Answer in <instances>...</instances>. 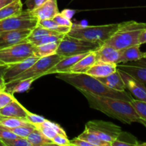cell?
Wrapping results in <instances>:
<instances>
[{"label":"cell","instance_id":"ffe728a7","mask_svg":"<svg viewBox=\"0 0 146 146\" xmlns=\"http://www.w3.org/2000/svg\"><path fill=\"white\" fill-rule=\"evenodd\" d=\"M35 127L39 130L46 137L51 140H52V138L57 134H61L67 136L65 131L58 123L47 119L44 122L36 125Z\"/></svg>","mask_w":146,"mask_h":146},{"label":"cell","instance_id":"ac0fdd59","mask_svg":"<svg viewBox=\"0 0 146 146\" xmlns=\"http://www.w3.org/2000/svg\"><path fill=\"white\" fill-rule=\"evenodd\" d=\"M117 70V64L97 61L92 67L86 72V74L101 78L113 74Z\"/></svg>","mask_w":146,"mask_h":146},{"label":"cell","instance_id":"52a82bcc","mask_svg":"<svg viewBox=\"0 0 146 146\" xmlns=\"http://www.w3.org/2000/svg\"><path fill=\"white\" fill-rule=\"evenodd\" d=\"M38 19L31 11L25 10L20 14L0 20V32L13 30H32L38 24Z\"/></svg>","mask_w":146,"mask_h":146},{"label":"cell","instance_id":"7402d4cb","mask_svg":"<svg viewBox=\"0 0 146 146\" xmlns=\"http://www.w3.org/2000/svg\"><path fill=\"white\" fill-rule=\"evenodd\" d=\"M96 78H98L104 85L106 86L108 88H111V89L119 91H123L126 89L125 83H124L118 68L115 72L107 76Z\"/></svg>","mask_w":146,"mask_h":146},{"label":"cell","instance_id":"7bdbcfd3","mask_svg":"<svg viewBox=\"0 0 146 146\" xmlns=\"http://www.w3.org/2000/svg\"><path fill=\"white\" fill-rule=\"evenodd\" d=\"M17 0H0V9Z\"/></svg>","mask_w":146,"mask_h":146},{"label":"cell","instance_id":"5b68a950","mask_svg":"<svg viewBox=\"0 0 146 146\" xmlns=\"http://www.w3.org/2000/svg\"><path fill=\"white\" fill-rule=\"evenodd\" d=\"M101 46L98 43L75 38L66 34L59 42L56 54L64 58L69 56L95 51Z\"/></svg>","mask_w":146,"mask_h":146},{"label":"cell","instance_id":"f546056e","mask_svg":"<svg viewBox=\"0 0 146 146\" xmlns=\"http://www.w3.org/2000/svg\"><path fill=\"white\" fill-rule=\"evenodd\" d=\"M37 25L44 27V28L52 30V31L63 33V34H67L71 29V27H62V26L58 25L54 19L38 20Z\"/></svg>","mask_w":146,"mask_h":146},{"label":"cell","instance_id":"8fae6325","mask_svg":"<svg viewBox=\"0 0 146 146\" xmlns=\"http://www.w3.org/2000/svg\"><path fill=\"white\" fill-rule=\"evenodd\" d=\"M129 63L117 64V68L132 76L146 86V58H141Z\"/></svg>","mask_w":146,"mask_h":146},{"label":"cell","instance_id":"8992f818","mask_svg":"<svg viewBox=\"0 0 146 146\" xmlns=\"http://www.w3.org/2000/svg\"><path fill=\"white\" fill-rule=\"evenodd\" d=\"M35 46L24 40V41L7 48L0 49V61L10 65L20 62L34 56Z\"/></svg>","mask_w":146,"mask_h":146},{"label":"cell","instance_id":"f35d334b","mask_svg":"<svg viewBox=\"0 0 146 146\" xmlns=\"http://www.w3.org/2000/svg\"><path fill=\"white\" fill-rule=\"evenodd\" d=\"M47 0H26L25 4L28 11H33L35 9L38 8L41 5H42Z\"/></svg>","mask_w":146,"mask_h":146},{"label":"cell","instance_id":"7dc6e473","mask_svg":"<svg viewBox=\"0 0 146 146\" xmlns=\"http://www.w3.org/2000/svg\"><path fill=\"white\" fill-rule=\"evenodd\" d=\"M0 146H5V144L4 143V142L1 139H0Z\"/></svg>","mask_w":146,"mask_h":146},{"label":"cell","instance_id":"ab89813d","mask_svg":"<svg viewBox=\"0 0 146 146\" xmlns=\"http://www.w3.org/2000/svg\"><path fill=\"white\" fill-rule=\"evenodd\" d=\"M70 144H71V145L75 146H93L89 143L87 142V141L81 139V138H78V137L74 138L72 140H70Z\"/></svg>","mask_w":146,"mask_h":146},{"label":"cell","instance_id":"9c48e42d","mask_svg":"<svg viewBox=\"0 0 146 146\" xmlns=\"http://www.w3.org/2000/svg\"><path fill=\"white\" fill-rule=\"evenodd\" d=\"M85 128L94 133L103 141L111 144L116 139L117 137L122 131L120 126L111 122L93 120L87 122Z\"/></svg>","mask_w":146,"mask_h":146},{"label":"cell","instance_id":"5bb4252c","mask_svg":"<svg viewBox=\"0 0 146 146\" xmlns=\"http://www.w3.org/2000/svg\"><path fill=\"white\" fill-rule=\"evenodd\" d=\"M38 20L53 19L59 13L57 0H47L42 5L31 11Z\"/></svg>","mask_w":146,"mask_h":146},{"label":"cell","instance_id":"277c9868","mask_svg":"<svg viewBox=\"0 0 146 146\" xmlns=\"http://www.w3.org/2000/svg\"><path fill=\"white\" fill-rule=\"evenodd\" d=\"M118 26V24L99 26H85L73 24L67 34L72 37L103 45L115 32Z\"/></svg>","mask_w":146,"mask_h":146},{"label":"cell","instance_id":"1f68e13d","mask_svg":"<svg viewBox=\"0 0 146 146\" xmlns=\"http://www.w3.org/2000/svg\"><path fill=\"white\" fill-rule=\"evenodd\" d=\"M36 127L34 125H21V126L17 127L14 128H9L12 133H14L17 136L21 137V138H26L34 131Z\"/></svg>","mask_w":146,"mask_h":146},{"label":"cell","instance_id":"836d02e7","mask_svg":"<svg viewBox=\"0 0 146 146\" xmlns=\"http://www.w3.org/2000/svg\"><path fill=\"white\" fill-rule=\"evenodd\" d=\"M14 99H15V97H14V94H11L5 90L0 91V109L12 102Z\"/></svg>","mask_w":146,"mask_h":146},{"label":"cell","instance_id":"4dcf8cb0","mask_svg":"<svg viewBox=\"0 0 146 146\" xmlns=\"http://www.w3.org/2000/svg\"><path fill=\"white\" fill-rule=\"evenodd\" d=\"M135 112L141 120L146 121V102L133 98L131 101Z\"/></svg>","mask_w":146,"mask_h":146},{"label":"cell","instance_id":"484cf974","mask_svg":"<svg viewBox=\"0 0 146 146\" xmlns=\"http://www.w3.org/2000/svg\"><path fill=\"white\" fill-rule=\"evenodd\" d=\"M23 11L21 0H17L0 9V20L20 14Z\"/></svg>","mask_w":146,"mask_h":146},{"label":"cell","instance_id":"ba28073f","mask_svg":"<svg viewBox=\"0 0 146 146\" xmlns=\"http://www.w3.org/2000/svg\"><path fill=\"white\" fill-rule=\"evenodd\" d=\"M62 58V56L58 55L57 54L39 58L29 68L13 78L11 81L25 79V78H41V77L46 75L48 70L52 68L56 64H57Z\"/></svg>","mask_w":146,"mask_h":146},{"label":"cell","instance_id":"ee69618b","mask_svg":"<svg viewBox=\"0 0 146 146\" xmlns=\"http://www.w3.org/2000/svg\"><path fill=\"white\" fill-rule=\"evenodd\" d=\"M7 68H8V65H7V64H2V65H0V77L4 76Z\"/></svg>","mask_w":146,"mask_h":146},{"label":"cell","instance_id":"8d00e7d4","mask_svg":"<svg viewBox=\"0 0 146 146\" xmlns=\"http://www.w3.org/2000/svg\"><path fill=\"white\" fill-rule=\"evenodd\" d=\"M53 19L60 26H62V27H71L72 26L73 23L71 21V19L67 17H66L65 16L63 15L61 13H58V14L55 16L54 17Z\"/></svg>","mask_w":146,"mask_h":146},{"label":"cell","instance_id":"e0dca14e","mask_svg":"<svg viewBox=\"0 0 146 146\" xmlns=\"http://www.w3.org/2000/svg\"><path fill=\"white\" fill-rule=\"evenodd\" d=\"M27 109L23 106L17 98L0 109V116L3 117H14L27 120Z\"/></svg>","mask_w":146,"mask_h":146},{"label":"cell","instance_id":"4fadbf2b","mask_svg":"<svg viewBox=\"0 0 146 146\" xmlns=\"http://www.w3.org/2000/svg\"><path fill=\"white\" fill-rule=\"evenodd\" d=\"M38 58H39L35 56H32L29 57L28 58L22 61L8 65V68H7L5 74L3 76L6 82L11 81L16 76L26 71L27 68H29L31 65H33Z\"/></svg>","mask_w":146,"mask_h":146},{"label":"cell","instance_id":"30bf717a","mask_svg":"<svg viewBox=\"0 0 146 146\" xmlns=\"http://www.w3.org/2000/svg\"><path fill=\"white\" fill-rule=\"evenodd\" d=\"M118 70L125 83V88L130 91L131 95L135 97V99L146 102L145 86L125 71H122L119 68H118Z\"/></svg>","mask_w":146,"mask_h":146},{"label":"cell","instance_id":"681fc988","mask_svg":"<svg viewBox=\"0 0 146 146\" xmlns=\"http://www.w3.org/2000/svg\"><path fill=\"white\" fill-rule=\"evenodd\" d=\"M2 64H2V63H1V61H0V65H2Z\"/></svg>","mask_w":146,"mask_h":146},{"label":"cell","instance_id":"2e32d148","mask_svg":"<svg viewBox=\"0 0 146 146\" xmlns=\"http://www.w3.org/2000/svg\"><path fill=\"white\" fill-rule=\"evenodd\" d=\"M86 54H77V55L69 56L63 58L62 59L60 60L57 64H56L51 68H50L47 72L46 75L53 74H60V73H67L70 70V68L74 66L78 61L82 58H84Z\"/></svg>","mask_w":146,"mask_h":146},{"label":"cell","instance_id":"9a60e30c","mask_svg":"<svg viewBox=\"0 0 146 146\" xmlns=\"http://www.w3.org/2000/svg\"><path fill=\"white\" fill-rule=\"evenodd\" d=\"M97 61L111 64H119L121 57V50L104 44L98 50L96 51Z\"/></svg>","mask_w":146,"mask_h":146},{"label":"cell","instance_id":"74e56055","mask_svg":"<svg viewBox=\"0 0 146 146\" xmlns=\"http://www.w3.org/2000/svg\"><path fill=\"white\" fill-rule=\"evenodd\" d=\"M51 141L56 145H62V146H69L71 145L70 144V140L68 139V137L66 135H61V134H57L54 138H52Z\"/></svg>","mask_w":146,"mask_h":146},{"label":"cell","instance_id":"4316f807","mask_svg":"<svg viewBox=\"0 0 146 146\" xmlns=\"http://www.w3.org/2000/svg\"><path fill=\"white\" fill-rule=\"evenodd\" d=\"M140 143L138 139L132 134L121 131L116 139L111 143V146H137Z\"/></svg>","mask_w":146,"mask_h":146},{"label":"cell","instance_id":"7a4b0ae2","mask_svg":"<svg viewBox=\"0 0 146 146\" xmlns=\"http://www.w3.org/2000/svg\"><path fill=\"white\" fill-rule=\"evenodd\" d=\"M56 78L73 86L77 90H83L96 95L128 101H131L133 99L132 95L126 91H119L111 89L104 85L98 78L86 74L60 73L57 74Z\"/></svg>","mask_w":146,"mask_h":146},{"label":"cell","instance_id":"83f0119b","mask_svg":"<svg viewBox=\"0 0 146 146\" xmlns=\"http://www.w3.org/2000/svg\"><path fill=\"white\" fill-rule=\"evenodd\" d=\"M78 138L87 141L93 146H111V144L101 140L94 133L91 132L86 128H85L84 131L80 135H78Z\"/></svg>","mask_w":146,"mask_h":146},{"label":"cell","instance_id":"d590c367","mask_svg":"<svg viewBox=\"0 0 146 146\" xmlns=\"http://www.w3.org/2000/svg\"><path fill=\"white\" fill-rule=\"evenodd\" d=\"M17 137L19 136H17L14 133L11 132L8 128L0 123V139L1 141L13 139V138H16Z\"/></svg>","mask_w":146,"mask_h":146},{"label":"cell","instance_id":"60d3db41","mask_svg":"<svg viewBox=\"0 0 146 146\" xmlns=\"http://www.w3.org/2000/svg\"><path fill=\"white\" fill-rule=\"evenodd\" d=\"M138 44L140 45L146 44V28L144 29L140 34L138 37Z\"/></svg>","mask_w":146,"mask_h":146},{"label":"cell","instance_id":"cb8c5ba5","mask_svg":"<svg viewBox=\"0 0 146 146\" xmlns=\"http://www.w3.org/2000/svg\"><path fill=\"white\" fill-rule=\"evenodd\" d=\"M27 141L31 146H49L54 145L51 139L46 137L41 131L36 128L28 135Z\"/></svg>","mask_w":146,"mask_h":146},{"label":"cell","instance_id":"e575fe53","mask_svg":"<svg viewBox=\"0 0 146 146\" xmlns=\"http://www.w3.org/2000/svg\"><path fill=\"white\" fill-rule=\"evenodd\" d=\"M27 120L29 122L31 123L32 125H34V126H35L36 125H38V124H40L41 123L44 122V121L46 120V118H45L44 117L39 115H37V114L32 113H31L29 111H28V110H27Z\"/></svg>","mask_w":146,"mask_h":146},{"label":"cell","instance_id":"7c38bea8","mask_svg":"<svg viewBox=\"0 0 146 146\" xmlns=\"http://www.w3.org/2000/svg\"><path fill=\"white\" fill-rule=\"evenodd\" d=\"M31 31L30 29H19L0 32V49L24 41Z\"/></svg>","mask_w":146,"mask_h":146},{"label":"cell","instance_id":"f1b7e54d","mask_svg":"<svg viewBox=\"0 0 146 146\" xmlns=\"http://www.w3.org/2000/svg\"><path fill=\"white\" fill-rule=\"evenodd\" d=\"M0 123L8 128H14L21 125H32L27 120L14 117L0 116Z\"/></svg>","mask_w":146,"mask_h":146},{"label":"cell","instance_id":"c3c4849f","mask_svg":"<svg viewBox=\"0 0 146 146\" xmlns=\"http://www.w3.org/2000/svg\"><path fill=\"white\" fill-rule=\"evenodd\" d=\"M144 58H146V52H144Z\"/></svg>","mask_w":146,"mask_h":146},{"label":"cell","instance_id":"d6986e66","mask_svg":"<svg viewBox=\"0 0 146 146\" xmlns=\"http://www.w3.org/2000/svg\"><path fill=\"white\" fill-rule=\"evenodd\" d=\"M97 61L96 54L95 51H91L81 58L74 66L71 67L68 72L75 74H86L87 71L94 66Z\"/></svg>","mask_w":146,"mask_h":146},{"label":"cell","instance_id":"b9f144b4","mask_svg":"<svg viewBox=\"0 0 146 146\" xmlns=\"http://www.w3.org/2000/svg\"><path fill=\"white\" fill-rule=\"evenodd\" d=\"M74 13H75V11H73V10H71V9H66V10H64V11L61 12V14H62L63 15L65 16L66 17H67V18L71 19V17L74 16Z\"/></svg>","mask_w":146,"mask_h":146},{"label":"cell","instance_id":"d6a6232c","mask_svg":"<svg viewBox=\"0 0 146 146\" xmlns=\"http://www.w3.org/2000/svg\"><path fill=\"white\" fill-rule=\"evenodd\" d=\"M5 146H31L29 143L27 138L17 137L16 138L9 140H4L2 141Z\"/></svg>","mask_w":146,"mask_h":146},{"label":"cell","instance_id":"6da1fadb","mask_svg":"<svg viewBox=\"0 0 146 146\" xmlns=\"http://www.w3.org/2000/svg\"><path fill=\"white\" fill-rule=\"evenodd\" d=\"M78 91L86 98L91 108L101 111L111 118L118 120L125 124L139 123L141 120L131 101L96 95L83 90Z\"/></svg>","mask_w":146,"mask_h":146},{"label":"cell","instance_id":"bcb514c9","mask_svg":"<svg viewBox=\"0 0 146 146\" xmlns=\"http://www.w3.org/2000/svg\"><path fill=\"white\" fill-rule=\"evenodd\" d=\"M139 123H141L142 125H143L146 128V121H143V120H140L139 121ZM139 145H142V146H146V142L145 143H140Z\"/></svg>","mask_w":146,"mask_h":146},{"label":"cell","instance_id":"44dd1931","mask_svg":"<svg viewBox=\"0 0 146 146\" xmlns=\"http://www.w3.org/2000/svg\"><path fill=\"white\" fill-rule=\"evenodd\" d=\"M36 78H29L25 79L14 80V81L6 82L5 91L14 94L15 93H23L27 91L31 88V86Z\"/></svg>","mask_w":146,"mask_h":146},{"label":"cell","instance_id":"d4e9b609","mask_svg":"<svg viewBox=\"0 0 146 146\" xmlns=\"http://www.w3.org/2000/svg\"><path fill=\"white\" fill-rule=\"evenodd\" d=\"M59 42L60 41L48 43V44H42V45L35 46L34 56L38 57V58H42V57L48 56L56 54Z\"/></svg>","mask_w":146,"mask_h":146},{"label":"cell","instance_id":"f6af8a7d","mask_svg":"<svg viewBox=\"0 0 146 146\" xmlns=\"http://www.w3.org/2000/svg\"><path fill=\"white\" fill-rule=\"evenodd\" d=\"M6 81L4 80V77H0V91L5 89Z\"/></svg>","mask_w":146,"mask_h":146},{"label":"cell","instance_id":"603a6c76","mask_svg":"<svg viewBox=\"0 0 146 146\" xmlns=\"http://www.w3.org/2000/svg\"><path fill=\"white\" fill-rule=\"evenodd\" d=\"M140 47V44H136L121 50L119 64H126L143 58L144 52L141 51Z\"/></svg>","mask_w":146,"mask_h":146},{"label":"cell","instance_id":"3957f363","mask_svg":"<svg viewBox=\"0 0 146 146\" xmlns=\"http://www.w3.org/2000/svg\"><path fill=\"white\" fill-rule=\"evenodd\" d=\"M146 28V23L126 21L118 24V28L105 43L118 50L136 45L141 31Z\"/></svg>","mask_w":146,"mask_h":146}]
</instances>
